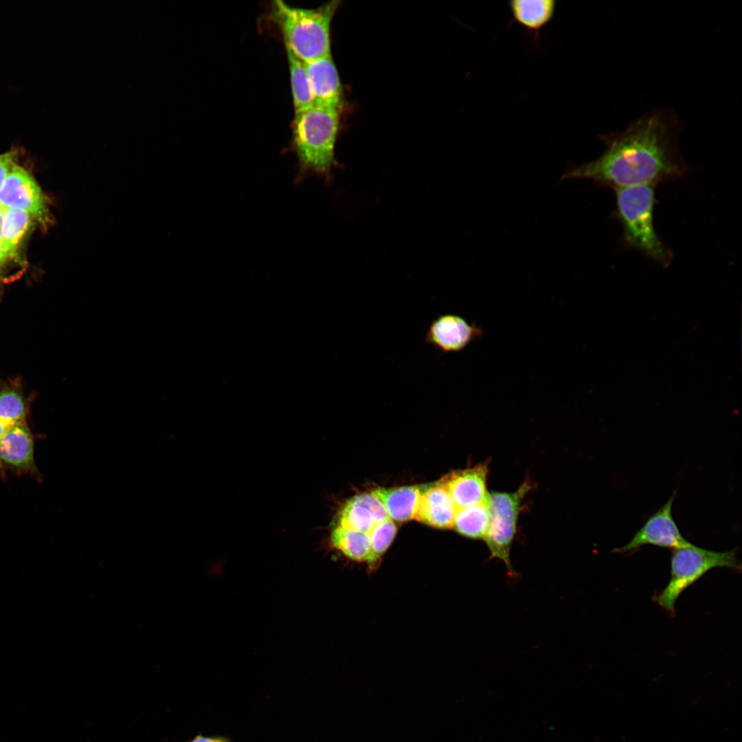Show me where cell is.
I'll list each match as a JSON object with an SVG mask.
<instances>
[{
  "label": "cell",
  "instance_id": "20",
  "mask_svg": "<svg viewBox=\"0 0 742 742\" xmlns=\"http://www.w3.org/2000/svg\"><path fill=\"white\" fill-rule=\"evenodd\" d=\"M286 52L289 65L293 105L297 113L314 105V101L304 62L295 56L289 48L286 47Z\"/></svg>",
  "mask_w": 742,
  "mask_h": 742
},
{
  "label": "cell",
  "instance_id": "21",
  "mask_svg": "<svg viewBox=\"0 0 742 742\" xmlns=\"http://www.w3.org/2000/svg\"><path fill=\"white\" fill-rule=\"evenodd\" d=\"M27 405L21 392L8 386L0 390V420L12 425L25 422Z\"/></svg>",
  "mask_w": 742,
  "mask_h": 742
},
{
  "label": "cell",
  "instance_id": "26",
  "mask_svg": "<svg viewBox=\"0 0 742 742\" xmlns=\"http://www.w3.org/2000/svg\"><path fill=\"white\" fill-rule=\"evenodd\" d=\"M9 427H10V425H7V424H5L3 422L0 420V440L5 435V432L7 431V430L8 429Z\"/></svg>",
  "mask_w": 742,
  "mask_h": 742
},
{
  "label": "cell",
  "instance_id": "17",
  "mask_svg": "<svg viewBox=\"0 0 742 742\" xmlns=\"http://www.w3.org/2000/svg\"><path fill=\"white\" fill-rule=\"evenodd\" d=\"M489 493L484 501L458 508L453 528L460 535L470 539H484L490 523Z\"/></svg>",
  "mask_w": 742,
  "mask_h": 742
},
{
  "label": "cell",
  "instance_id": "23",
  "mask_svg": "<svg viewBox=\"0 0 742 742\" xmlns=\"http://www.w3.org/2000/svg\"><path fill=\"white\" fill-rule=\"evenodd\" d=\"M19 155L17 148L0 154V189L14 166L17 164Z\"/></svg>",
  "mask_w": 742,
  "mask_h": 742
},
{
  "label": "cell",
  "instance_id": "1",
  "mask_svg": "<svg viewBox=\"0 0 742 742\" xmlns=\"http://www.w3.org/2000/svg\"><path fill=\"white\" fill-rule=\"evenodd\" d=\"M677 132L676 122L665 111L649 113L604 137L603 154L563 178L587 179L614 190L679 179L689 168L677 147Z\"/></svg>",
  "mask_w": 742,
  "mask_h": 742
},
{
  "label": "cell",
  "instance_id": "22",
  "mask_svg": "<svg viewBox=\"0 0 742 742\" xmlns=\"http://www.w3.org/2000/svg\"><path fill=\"white\" fill-rule=\"evenodd\" d=\"M396 532V526L390 518L375 524L368 532L371 546L370 565L380 559L392 542Z\"/></svg>",
  "mask_w": 742,
  "mask_h": 742
},
{
  "label": "cell",
  "instance_id": "4",
  "mask_svg": "<svg viewBox=\"0 0 742 742\" xmlns=\"http://www.w3.org/2000/svg\"><path fill=\"white\" fill-rule=\"evenodd\" d=\"M340 1L304 8L281 0L273 1L272 14L282 32L285 47L302 62L330 54V25Z\"/></svg>",
  "mask_w": 742,
  "mask_h": 742
},
{
  "label": "cell",
  "instance_id": "5",
  "mask_svg": "<svg viewBox=\"0 0 742 742\" xmlns=\"http://www.w3.org/2000/svg\"><path fill=\"white\" fill-rule=\"evenodd\" d=\"M715 567L740 570L736 549L716 552L691 543L686 546L673 549L670 579L666 586L654 596V601L670 614L674 615L675 605L681 594Z\"/></svg>",
  "mask_w": 742,
  "mask_h": 742
},
{
  "label": "cell",
  "instance_id": "8",
  "mask_svg": "<svg viewBox=\"0 0 742 742\" xmlns=\"http://www.w3.org/2000/svg\"><path fill=\"white\" fill-rule=\"evenodd\" d=\"M675 497V491L668 501L634 534L630 541L614 549V552L631 553L646 545L672 550L689 545L690 543L683 537L673 517L672 508Z\"/></svg>",
  "mask_w": 742,
  "mask_h": 742
},
{
  "label": "cell",
  "instance_id": "24",
  "mask_svg": "<svg viewBox=\"0 0 742 742\" xmlns=\"http://www.w3.org/2000/svg\"><path fill=\"white\" fill-rule=\"evenodd\" d=\"M187 742H232L231 739L225 736H205L201 734L195 735Z\"/></svg>",
  "mask_w": 742,
  "mask_h": 742
},
{
  "label": "cell",
  "instance_id": "15",
  "mask_svg": "<svg viewBox=\"0 0 742 742\" xmlns=\"http://www.w3.org/2000/svg\"><path fill=\"white\" fill-rule=\"evenodd\" d=\"M424 488L420 486L379 488L371 493L383 504L390 519L403 521L415 519Z\"/></svg>",
  "mask_w": 742,
  "mask_h": 742
},
{
  "label": "cell",
  "instance_id": "14",
  "mask_svg": "<svg viewBox=\"0 0 742 742\" xmlns=\"http://www.w3.org/2000/svg\"><path fill=\"white\" fill-rule=\"evenodd\" d=\"M0 462L20 470L34 471V441L25 422L10 426L0 440Z\"/></svg>",
  "mask_w": 742,
  "mask_h": 742
},
{
  "label": "cell",
  "instance_id": "9",
  "mask_svg": "<svg viewBox=\"0 0 742 742\" xmlns=\"http://www.w3.org/2000/svg\"><path fill=\"white\" fill-rule=\"evenodd\" d=\"M482 335V328L475 322L454 314H441L429 324L425 341L443 353L459 352Z\"/></svg>",
  "mask_w": 742,
  "mask_h": 742
},
{
  "label": "cell",
  "instance_id": "16",
  "mask_svg": "<svg viewBox=\"0 0 742 742\" xmlns=\"http://www.w3.org/2000/svg\"><path fill=\"white\" fill-rule=\"evenodd\" d=\"M508 7L516 22L536 33L552 20L556 2L554 0H512L508 2Z\"/></svg>",
  "mask_w": 742,
  "mask_h": 742
},
{
  "label": "cell",
  "instance_id": "12",
  "mask_svg": "<svg viewBox=\"0 0 742 742\" xmlns=\"http://www.w3.org/2000/svg\"><path fill=\"white\" fill-rule=\"evenodd\" d=\"M486 464L450 475L441 482L448 491L458 508L480 503L488 495L486 491Z\"/></svg>",
  "mask_w": 742,
  "mask_h": 742
},
{
  "label": "cell",
  "instance_id": "11",
  "mask_svg": "<svg viewBox=\"0 0 742 742\" xmlns=\"http://www.w3.org/2000/svg\"><path fill=\"white\" fill-rule=\"evenodd\" d=\"M381 502L370 493H361L350 499L340 510L337 524L357 531L369 532L375 524L388 519Z\"/></svg>",
  "mask_w": 742,
  "mask_h": 742
},
{
  "label": "cell",
  "instance_id": "19",
  "mask_svg": "<svg viewBox=\"0 0 742 742\" xmlns=\"http://www.w3.org/2000/svg\"><path fill=\"white\" fill-rule=\"evenodd\" d=\"M330 542L348 558L359 562H371V546L368 532L337 525L332 530Z\"/></svg>",
  "mask_w": 742,
  "mask_h": 742
},
{
  "label": "cell",
  "instance_id": "13",
  "mask_svg": "<svg viewBox=\"0 0 742 742\" xmlns=\"http://www.w3.org/2000/svg\"><path fill=\"white\" fill-rule=\"evenodd\" d=\"M458 508L445 486L440 483L424 488L415 519L432 527H453Z\"/></svg>",
  "mask_w": 742,
  "mask_h": 742
},
{
  "label": "cell",
  "instance_id": "7",
  "mask_svg": "<svg viewBox=\"0 0 742 742\" xmlns=\"http://www.w3.org/2000/svg\"><path fill=\"white\" fill-rule=\"evenodd\" d=\"M0 206L27 212L44 229L53 223L48 198L34 177L18 164L0 189Z\"/></svg>",
  "mask_w": 742,
  "mask_h": 742
},
{
  "label": "cell",
  "instance_id": "27",
  "mask_svg": "<svg viewBox=\"0 0 742 742\" xmlns=\"http://www.w3.org/2000/svg\"><path fill=\"white\" fill-rule=\"evenodd\" d=\"M1 210H2V207L0 206V212H1Z\"/></svg>",
  "mask_w": 742,
  "mask_h": 742
},
{
  "label": "cell",
  "instance_id": "10",
  "mask_svg": "<svg viewBox=\"0 0 742 742\" xmlns=\"http://www.w3.org/2000/svg\"><path fill=\"white\" fill-rule=\"evenodd\" d=\"M314 105L341 109L343 91L331 54L304 63Z\"/></svg>",
  "mask_w": 742,
  "mask_h": 742
},
{
  "label": "cell",
  "instance_id": "2",
  "mask_svg": "<svg viewBox=\"0 0 742 742\" xmlns=\"http://www.w3.org/2000/svg\"><path fill=\"white\" fill-rule=\"evenodd\" d=\"M341 110L313 105L295 113L293 148L298 164L297 181L308 175L329 178L336 165L335 147Z\"/></svg>",
  "mask_w": 742,
  "mask_h": 742
},
{
  "label": "cell",
  "instance_id": "3",
  "mask_svg": "<svg viewBox=\"0 0 742 742\" xmlns=\"http://www.w3.org/2000/svg\"><path fill=\"white\" fill-rule=\"evenodd\" d=\"M653 183L614 190L616 217L622 229L627 247L638 250L656 262L668 266L673 253L658 235L654 225L655 189Z\"/></svg>",
  "mask_w": 742,
  "mask_h": 742
},
{
  "label": "cell",
  "instance_id": "6",
  "mask_svg": "<svg viewBox=\"0 0 742 742\" xmlns=\"http://www.w3.org/2000/svg\"><path fill=\"white\" fill-rule=\"evenodd\" d=\"M530 489V483L526 481L515 491L489 493L491 519L484 539L491 558L502 561L511 577L516 575L510 559L511 546L522 502Z\"/></svg>",
  "mask_w": 742,
  "mask_h": 742
},
{
  "label": "cell",
  "instance_id": "18",
  "mask_svg": "<svg viewBox=\"0 0 742 742\" xmlns=\"http://www.w3.org/2000/svg\"><path fill=\"white\" fill-rule=\"evenodd\" d=\"M33 218L16 208H2L1 242L10 258H17L18 249L29 230Z\"/></svg>",
  "mask_w": 742,
  "mask_h": 742
},
{
  "label": "cell",
  "instance_id": "25",
  "mask_svg": "<svg viewBox=\"0 0 742 742\" xmlns=\"http://www.w3.org/2000/svg\"><path fill=\"white\" fill-rule=\"evenodd\" d=\"M1 223H2V210L0 212V276H1V268L5 264L8 260H11L6 253L2 242H1Z\"/></svg>",
  "mask_w": 742,
  "mask_h": 742
}]
</instances>
